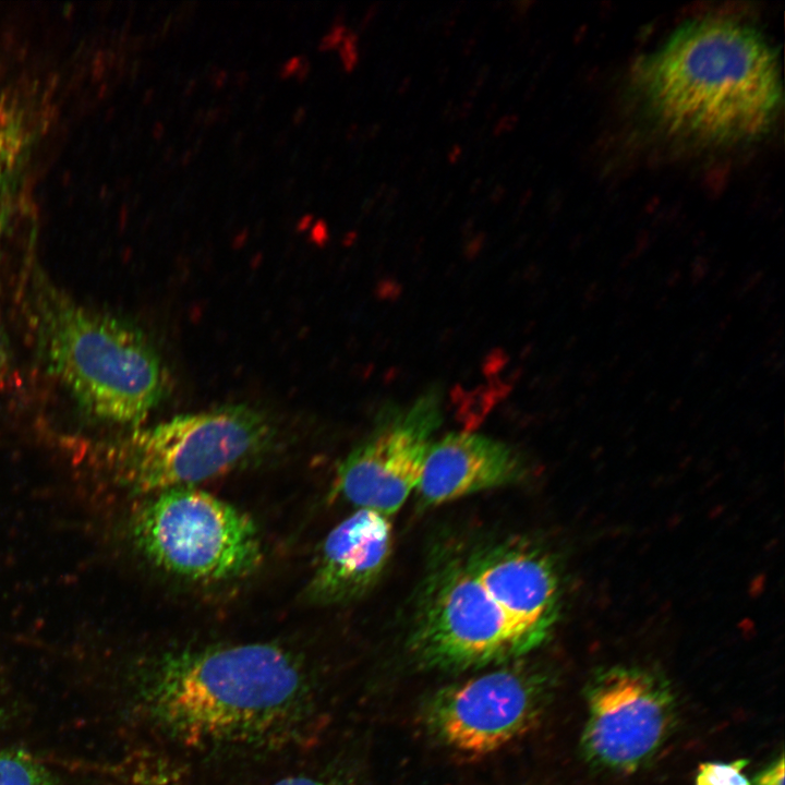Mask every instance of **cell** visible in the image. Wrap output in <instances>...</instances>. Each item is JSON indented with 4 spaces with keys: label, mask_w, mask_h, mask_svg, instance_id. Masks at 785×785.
Returning <instances> with one entry per match:
<instances>
[{
    "label": "cell",
    "mask_w": 785,
    "mask_h": 785,
    "mask_svg": "<svg viewBox=\"0 0 785 785\" xmlns=\"http://www.w3.org/2000/svg\"><path fill=\"white\" fill-rule=\"evenodd\" d=\"M195 87H196V82H195V80L189 81V83L186 84V87H185V89H184V96H190V95H192V93H193V90L195 89Z\"/></svg>",
    "instance_id": "8d00e7d4"
},
{
    "label": "cell",
    "mask_w": 785,
    "mask_h": 785,
    "mask_svg": "<svg viewBox=\"0 0 785 785\" xmlns=\"http://www.w3.org/2000/svg\"><path fill=\"white\" fill-rule=\"evenodd\" d=\"M3 359H4V354H3V345H2L1 325H0V369L2 366Z\"/></svg>",
    "instance_id": "ab89813d"
},
{
    "label": "cell",
    "mask_w": 785,
    "mask_h": 785,
    "mask_svg": "<svg viewBox=\"0 0 785 785\" xmlns=\"http://www.w3.org/2000/svg\"><path fill=\"white\" fill-rule=\"evenodd\" d=\"M514 83H515V74L507 73L502 78L499 87L502 90H508L514 85Z\"/></svg>",
    "instance_id": "4dcf8cb0"
},
{
    "label": "cell",
    "mask_w": 785,
    "mask_h": 785,
    "mask_svg": "<svg viewBox=\"0 0 785 785\" xmlns=\"http://www.w3.org/2000/svg\"><path fill=\"white\" fill-rule=\"evenodd\" d=\"M358 134H359V126H358V124L352 123V124L348 128V130L346 131V138H347L348 141L357 140V138H358Z\"/></svg>",
    "instance_id": "d6a6232c"
},
{
    "label": "cell",
    "mask_w": 785,
    "mask_h": 785,
    "mask_svg": "<svg viewBox=\"0 0 785 785\" xmlns=\"http://www.w3.org/2000/svg\"><path fill=\"white\" fill-rule=\"evenodd\" d=\"M249 82V75L244 71H240L234 75V85L238 88L245 87L246 83Z\"/></svg>",
    "instance_id": "f546056e"
},
{
    "label": "cell",
    "mask_w": 785,
    "mask_h": 785,
    "mask_svg": "<svg viewBox=\"0 0 785 785\" xmlns=\"http://www.w3.org/2000/svg\"><path fill=\"white\" fill-rule=\"evenodd\" d=\"M753 785H784V758L777 760L763 769L756 777Z\"/></svg>",
    "instance_id": "2e32d148"
},
{
    "label": "cell",
    "mask_w": 785,
    "mask_h": 785,
    "mask_svg": "<svg viewBox=\"0 0 785 785\" xmlns=\"http://www.w3.org/2000/svg\"><path fill=\"white\" fill-rule=\"evenodd\" d=\"M132 531L150 563L191 581L242 578L262 561V543L253 520L194 486L152 495L137 511Z\"/></svg>",
    "instance_id": "5b68a950"
},
{
    "label": "cell",
    "mask_w": 785,
    "mask_h": 785,
    "mask_svg": "<svg viewBox=\"0 0 785 785\" xmlns=\"http://www.w3.org/2000/svg\"><path fill=\"white\" fill-rule=\"evenodd\" d=\"M209 78L215 89H221L227 83L228 73L226 70L212 69Z\"/></svg>",
    "instance_id": "7402d4cb"
},
{
    "label": "cell",
    "mask_w": 785,
    "mask_h": 785,
    "mask_svg": "<svg viewBox=\"0 0 785 785\" xmlns=\"http://www.w3.org/2000/svg\"><path fill=\"white\" fill-rule=\"evenodd\" d=\"M496 108H497L496 104H493L492 106H490V108L485 112L486 118L491 119L494 116Z\"/></svg>",
    "instance_id": "f35d334b"
},
{
    "label": "cell",
    "mask_w": 785,
    "mask_h": 785,
    "mask_svg": "<svg viewBox=\"0 0 785 785\" xmlns=\"http://www.w3.org/2000/svg\"><path fill=\"white\" fill-rule=\"evenodd\" d=\"M475 45H476V40L473 37L468 38L463 44L462 52L466 55L472 52Z\"/></svg>",
    "instance_id": "836d02e7"
},
{
    "label": "cell",
    "mask_w": 785,
    "mask_h": 785,
    "mask_svg": "<svg viewBox=\"0 0 785 785\" xmlns=\"http://www.w3.org/2000/svg\"><path fill=\"white\" fill-rule=\"evenodd\" d=\"M473 108V102L471 99H466L460 106L457 107V120H464L467 119Z\"/></svg>",
    "instance_id": "cb8c5ba5"
},
{
    "label": "cell",
    "mask_w": 785,
    "mask_h": 785,
    "mask_svg": "<svg viewBox=\"0 0 785 785\" xmlns=\"http://www.w3.org/2000/svg\"><path fill=\"white\" fill-rule=\"evenodd\" d=\"M306 118V109L303 106H300L292 116V122L294 125H300L304 122Z\"/></svg>",
    "instance_id": "f1b7e54d"
},
{
    "label": "cell",
    "mask_w": 785,
    "mask_h": 785,
    "mask_svg": "<svg viewBox=\"0 0 785 785\" xmlns=\"http://www.w3.org/2000/svg\"><path fill=\"white\" fill-rule=\"evenodd\" d=\"M192 158H193V150H191V149L186 150L181 158V165L188 166L191 162Z\"/></svg>",
    "instance_id": "d590c367"
},
{
    "label": "cell",
    "mask_w": 785,
    "mask_h": 785,
    "mask_svg": "<svg viewBox=\"0 0 785 785\" xmlns=\"http://www.w3.org/2000/svg\"><path fill=\"white\" fill-rule=\"evenodd\" d=\"M412 78L410 76H406L401 80L399 85L397 86V93L398 95H403L408 92L410 85H411Z\"/></svg>",
    "instance_id": "1f68e13d"
},
{
    "label": "cell",
    "mask_w": 785,
    "mask_h": 785,
    "mask_svg": "<svg viewBox=\"0 0 785 785\" xmlns=\"http://www.w3.org/2000/svg\"><path fill=\"white\" fill-rule=\"evenodd\" d=\"M463 154V149L459 144H454L447 153V160L449 164H457Z\"/></svg>",
    "instance_id": "d4e9b609"
},
{
    "label": "cell",
    "mask_w": 785,
    "mask_h": 785,
    "mask_svg": "<svg viewBox=\"0 0 785 785\" xmlns=\"http://www.w3.org/2000/svg\"><path fill=\"white\" fill-rule=\"evenodd\" d=\"M220 113H221V109L213 108L205 113L203 122L205 123L206 126H210L214 123H216L218 120H220Z\"/></svg>",
    "instance_id": "4316f807"
},
{
    "label": "cell",
    "mask_w": 785,
    "mask_h": 785,
    "mask_svg": "<svg viewBox=\"0 0 785 785\" xmlns=\"http://www.w3.org/2000/svg\"><path fill=\"white\" fill-rule=\"evenodd\" d=\"M172 154H173V149L171 147H168L166 150V160H169L171 158Z\"/></svg>",
    "instance_id": "60d3db41"
},
{
    "label": "cell",
    "mask_w": 785,
    "mask_h": 785,
    "mask_svg": "<svg viewBox=\"0 0 785 785\" xmlns=\"http://www.w3.org/2000/svg\"><path fill=\"white\" fill-rule=\"evenodd\" d=\"M45 765L22 750H0V785H51Z\"/></svg>",
    "instance_id": "4fadbf2b"
},
{
    "label": "cell",
    "mask_w": 785,
    "mask_h": 785,
    "mask_svg": "<svg viewBox=\"0 0 785 785\" xmlns=\"http://www.w3.org/2000/svg\"><path fill=\"white\" fill-rule=\"evenodd\" d=\"M585 701L581 752L603 770L637 771L662 748L676 723L677 703L669 683L639 666L616 665L595 673Z\"/></svg>",
    "instance_id": "52a82bcc"
},
{
    "label": "cell",
    "mask_w": 785,
    "mask_h": 785,
    "mask_svg": "<svg viewBox=\"0 0 785 785\" xmlns=\"http://www.w3.org/2000/svg\"><path fill=\"white\" fill-rule=\"evenodd\" d=\"M544 696L545 683L539 674L506 667L443 690L432 702L430 721L451 748L487 754L532 727Z\"/></svg>",
    "instance_id": "ba28073f"
},
{
    "label": "cell",
    "mask_w": 785,
    "mask_h": 785,
    "mask_svg": "<svg viewBox=\"0 0 785 785\" xmlns=\"http://www.w3.org/2000/svg\"><path fill=\"white\" fill-rule=\"evenodd\" d=\"M391 548L388 517L359 508L327 534L305 589L307 601L333 605L364 595L383 573Z\"/></svg>",
    "instance_id": "8fae6325"
},
{
    "label": "cell",
    "mask_w": 785,
    "mask_h": 785,
    "mask_svg": "<svg viewBox=\"0 0 785 785\" xmlns=\"http://www.w3.org/2000/svg\"><path fill=\"white\" fill-rule=\"evenodd\" d=\"M440 422L435 395H425L385 424L340 463L336 493L359 508L395 514L416 488Z\"/></svg>",
    "instance_id": "9c48e42d"
},
{
    "label": "cell",
    "mask_w": 785,
    "mask_h": 785,
    "mask_svg": "<svg viewBox=\"0 0 785 785\" xmlns=\"http://www.w3.org/2000/svg\"><path fill=\"white\" fill-rule=\"evenodd\" d=\"M275 785H327L324 782L306 776V775H294L280 780Z\"/></svg>",
    "instance_id": "d6986e66"
},
{
    "label": "cell",
    "mask_w": 785,
    "mask_h": 785,
    "mask_svg": "<svg viewBox=\"0 0 785 785\" xmlns=\"http://www.w3.org/2000/svg\"><path fill=\"white\" fill-rule=\"evenodd\" d=\"M310 72H311V63H310L309 59L304 56H301V62H300L298 71L295 73L297 81L299 83H303L307 78Z\"/></svg>",
    "instance_id": "603a6c76"
},
{
    "label": "cell",
    "mask_w": 785,
    "mask_h": 785,
    "mask_svg": "<svg viewBox=\"0 0 785 785\" xmlns=\"http://www.w3.org/2000/svg\"><path fill=\"white\" fill-rule=\"evenodd\" d=\"M359 35L353 31H348L340 46L338 47L339 59L342 69L347 73H351L359 63Z\"/></svg>",
    "instance_id": "9a60e30c"
},
{
    "label": "cell",
    "mask_w": 785,
    "mask_h": 785,
    "mask_svg": "<svg viewBox=\"0 0 785 785\" xmlns=\"http://www.w3.org/2000/svg\"><path fill=\"white\" fill-rule=\"evenodd\" d=\"M523 462L508 445L468 432L432 443L416 486L421 500L439 505L519 480Z\"/></svg>",
    "instance_id": "7c38bea8"
},
{
    "label": "cell",
    "mask_w": 785,
    "mask_h": 785,
    "mask_svg": "<svg viewBox=\"0 0 785 785\" xmlns=\"http://www.w3.org/2000/svg\"><path fill=\"white\" fill-rule=\"evenodd\" d=\"M274 437L264 411L225 404L135 430L117 446L113 461L124 483L154 495L227 473L261 454Z\"/></svg>",
    "instance_id": "277c9868"
},
{
    "label": "cell",
    "mask_w": 785,
    "mask_h": 785,
    "mask_svg": "<svg viewBox=\"0 0 785 785\" xmlns=\"http://www.w3.org/2000/svg\"><path fill=\"white\" fill-rule=\"evenodd\" d=\"M470 571L506 615L538 645L560 611V580L551 556L531 544L504 543L472 555Z\"/></svg>",
    "instance_id": "30bf717a"
},
{
    "label": "cell",
    "mask_w": 785,
    "mask_h": 785,
    "mask_svg": "<svg viewBox=\"0 0 785 785\" xmlns=\"http://www.w3.org/2000/svg\"><path fill=\"white\" fill-rule=\"evenodd\" d=\"M379 12V3H372L363 14L361 22H360V28L361 31H364L376 19L377 14Z\"/></svg>",
    "instance_id": "44dd1931"
},
{
    "label": "cell",
    "mask_w": 785,
    "mask_h": 785,
    "mask_svg": "<svg viewBox=\"0 0 785 785\" xmlns=\"http://www.w3.org/2000/svg\"><path fill=\"white\" fill-rule=\"evenodd\" d=\"M505 196H506L505 186L502 184H496L491 190L488 198L493 203H499L500 201H503L505 198Z\"/></svg>",
    "instance_id": "484cf974"
},
{
    "label": "cell",
    "mask_w": 785,
    "mask_h": 785,
    "mask_svg": "<svg viewBox=\"0 0 785 785\" xmlns=\"http://www.w3.org/2000/svg\"><path fill=\"white\" fill-rule=\"evenodd\" d=\"M635 84L665 133L706 145L758 140L783 102L775 48L733 17H698L677 27L638 62Z\"/></svg>",
    "instance_id": "6da1fadb"
},
{
    "label": "cell",
    "mask_w": 785,
    "mask_h": 785,
    "mask_svg": "<svg viewBox=\"0 0 785 785\" xmlns=\"http://www.w3.org/2000/svg\"><path fill=\"white\" fill-rule=\"evenodd\" d=\"M32 314L48 371L81 409L105 422L136 425L166 397L168 374L133 324L72 300L36 278Z\"/></svg>",
    "instance_id": "3957f363"
},
{
    "label": "cell",
    "mask_w": 785,
    "mask_h": 785,
    "mask_svg": "<svg viewBox=\"0 0 785 785\" xmlns=\"http://www.w3.org/2000/svg\"><path fill=\"white\" fill-rule=\"evenodd\" d=\"M301 62V56H295L288 59L279 69V77L281 80L289 78L295 75Z\"/></svg>",
    "instance_id": "ffe728a7"
},
{
    "label": "cell",
    "mask_w": 785,
    "mask_h": 785,
    "mask_svg": "<svg viewBox=\"0 0 785 785\" xmlns=\"http://www.w3.org/2000/svg\"><path fill=\"white\" fill-rule=\"evenodd\" d=\"M518 123L517 114L507 113L502 116L493 125L492 133L494 136H500L515 130Z\"/></svg>",
    "instance_id": "ac0fdd59"
},
{
    "label": "cell",
    "mask_w": 785,
    "mask_h": 785,
    "mask_svg": "<svg viewBox=\"0 0 785 785\" xmlns=\"http://www.w3.org/2000/svg\"><path fill=\"white\" fill-rule=\"evenodd\" d=\"M410 645L421 663L440 669L482 667L539 647L490 596L466 561L449 563L428 581Z\"/></svg>",
    "instance_id": "8992f818"
},
{
    "label": "cell",
    "mask_w": 785,
    "mask_h": 785,
    "mask_svg": "<svg viewBox=\"0 0 785 785\" xmlns=\"http://www.w3.org/2000/svg\"><path fill=\"white\" fill-rule=\"evenodd\" d=\"M297 657L271 643H242L166 654L144 686L152 717L190 744L257 740L305 705Z\"/></svg>",
    "instance_id": "7a4b0ae2"
},
{
    "label": "cell",
    "mask_w": 785,
    "mask_h": 785,
    "mask_svg": "<svg viewBox=\"0 0 785 785\" xmlns=\"http://www.w3.org/2000/svg\"><path fill=\"white\" fill-rule=\"evenodd\" d=\"M164 135V125L157 122L154 126V136L158 140Z\"/></svg>",
    "instance_id": "74e56055"
},
{
    "label": "cell",
    "mask_w": 785,
    "mask_h": 785,
    "mask_svg": "<svg viewBox=\"0 0 785 785\" xmlns=\"http://www.w3.org/2000/svg\"><path fill=\"white\" fill-rule=\"evenodd\" d=\"M748 761L704 762L699 765L696 785H752L744 773Z\"/></svg>",
    "instance_id": "5bb4252c"
},
{
    "label": "cell",
    "mask_w": 785,
    "mask_h": 785,
    "mask_svg": "<svg viewBox=\"0 0 785 785\" xmlns=\"http://www.w3.org/2000/svg\"><path fill=\"white\" fill-rule=\"evenodd\" d=\"M348 31L345 24H333L329 31L318 41V50L326 52L338 49Z\"/></svg>",
    "instance_id": "e0dca14e"
},
{
    "label": "cell",
    "mask_w": 785,
    "mask_h": 785,
    "mask_svg": "<svg viewBox=\"0 0 785 785\" xmlns=\"http://www.w3.org/2000/svg\"><path fill=\"white\" fill-rule=\"evenodd\" d=\"M148 785H171V784H169L168 782H166V783L153 782V783H150V784H148Z\"/></svg>",
    "instance_id": "b9f144b4"
},
{
    "label": "cell",
    "mask_w": 785,
    "mask_h": 785,
    "mask_svg": "<svg viewBox=\"0 0 785 785\" xmlns=\"http://www.w3.org/2000/svg\"><path fill=\"white\" fill-rule=\"evenodd\" d=\"M483 184H484V182L482 179H479V178L475 179L470 185V189H469L470 193L474 194V193L479 192Z\"/></svg>",
    "instance_id": "e575fe53"
},
{
    "label": "cell",
    "mask_w": 785,
    "mask_h": 785,
    "mask_svg": "<svg viewBox=\"0 0 785 785\" xmlns=\"http://www.w3.org/2000/svg\"><path fill=\"white\" fill-rule=\"evenodd\" d=\"M381 131H382L381 123H378V122L372 123L371 125H369V128L366 129V131L364 132L362 137L364 140H374L378 136Z\"/></svg>",
    "instance_id": "83f0119b"
}]
</instances>
